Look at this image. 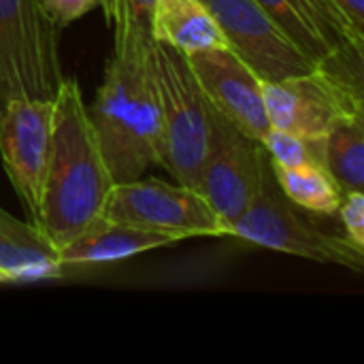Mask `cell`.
<instances>
[{"instance_id":"obj_1","label":"cell","mask_w":364,"mask_h":364,"mask_svg":"<svg viewBox=\"0 0 364 364\" xmlns=\"http://www.w3.org/2000/svg\"><path fill=\"white\" fill-rule=\"evenodd\" d=\"M113 183L81 87L75 79L64 77L53 98L38 228L58 247H64L102 218Z\"/></svg>"},{"instance_id":"obj_8","label":"cell","mask_w":364,"mask_h":364,"mask_svg":"<svg viewBox=\"0 0 364 364\" xmlns=\"http://www.w3.org/2000/svg\"><path fill=\"white\" fill-rule=\"evenodd\" d=\"M271 128L303 139H324L341 115H364L363 87L350 85L322 68L284 81H262Z\"/></svg>"},{"instance_id":"obj_15","label":"cell","mask_w":364,"mask_h":364,"mask_svg":"<svg viewBox=\"0 0 364 364\" xmlns=\"http://www.w3.org/2000/svg\"><path fill=\"white\" fill-rule=\"evenodd\" d=\"M151 41L186 55L226 47L220 26L203 0H156L151 11Z\"/></svg>"},{"instance_id":"obj_22","label":"cell","mask_w":364,"mask_h":364,"mask_svg":"<svg viewBox=\"0 0 364 364\" xmlns=\"http://www.w3.org/2000/svg\"><path fill=\"white\" fill-rule=\"evenodd\" d=\"M105 0H41V6L58 28H66L85 13L102 6Z\"/></svg>"},{"instance_id":"obj_7","label":"cell","mask_w":364,"mask_h":364,"mask_svg":"<svg viewBox=\"0 0 364 364\" xmlns=\"http://www.w3.org/2000/svg\"><path fill=\"white\" fill-rule=\"evenodd\" d=\"M267 173L269 156L262 143L213 109L211 143L196 192L213 207L226 228L254 200Z\"/></svg>"},{"instance_id":"obj_14","label":"cell","mask_w":364,"mask_h":364,"mask_svg":"<svg viewBox=\"0 0 364 364\" xmlns=\"http://www.w3.org/2000/svg\"><path fill=\"white\" fill-rule=\"evenodd\" d=\"M60 247L34 224L0 207V275L6 282H34L62 275Z\"/></svg>"},{"instance_id":"obj_9","label":"cell","mask_w":364,"mask_h":364,"mask_svg":"<svg viewBox=\"0 0 364 364\" xmlns=\"http://www.w3.org/2000/svg\"><path fill=\"white\" fill-rule=\"evenodd\" d=\"M53 100L13 98L0 105V158L4 173L28 213L41 222V198L51 147Z\"/></svg>"},{"instance_id":"obj_2","label":"cell","mask_w":364,"mask_h":364,"mask_svg":"<svg viewBox=\"0 0 364 364\" xmlns=\"http://www.w3.org/2000/svg\"><path fill=\"white\" fill-rule=\"evenodd\" d=\"M87 113L115 183L162 166V117L147 51L136 58L111 55Z\"/></svg>"},{"instance_id":"obj_13","label":"cell","mask_w":364,"mask_h":364,"mask_svg":"<svg viewBox=\"0 0 364 364\" xmlns=\"http://www.w3.org/2000/svg\"><path fill=\"white\" fill-rule=\"evenodd\" d=\"M179 243L177 237L156 232L122 222L100 218L79 237L60 247V258L66 264H102L132 258L136 254Z\"/></svg>"},{"instance_id":"obj_4","label":"cell","mask_w":364,"mask_h":364,"mask_svg":"<svg viewBox=\"0 0 364 364\" xmlns=\"http://www.w3.org/2000/svg\"><path fill=\"white\" fill-rule=\"evenodd\" d=\"M62 81L60 28L41 0H0V105L53 100Z\"/></svg>"},{"instance_id":"obj_21","label":"cell","mask_w":364,"mask_h":364,"mask_svg":"<svg viewBox=\"0 0 364 364\" xmlns=\"http://www.w3.org/2000/svg\"><path fill=\"white\" fill-rule=\"evenodd\" d=\"M337 213L341 215L346 237L364 250V192H346Z\"/></svg>"},{"instance_id":"obj_17","label":"cell","mask_w":364,"mask_h":364,"mask_svg":"<svg viewBox=\"0 0 364 364\" xmlns=\"http://www.w3.org/2000/svg\"><path fill=\"white\" fill-rule=\"evenodd\" d=\"M271 173L282 190V194L301 209L320 215H335L341 205V190L328 175L324 166L309 164V166H279L271 162Z\"/></svg>"},{"instance_id":"obj_16","label":"cell","mask_w":364,"mask_h":364,"mask_svg":"<svg viewBox=\"0 0 364 364\" xmlns=\"http://www.w3.org/2000/svg\"><path fill=\"white\" fill-rule=\"evenodd\" d=\"M324 168L341 194L364 192V115H341L324 136Z\"/></svg>"},{"instance_id":"obj_23","label":"cell","mask_w":364,"mask_h":364,"mask_svg":"<svg viewBox=\"0 0 364 364\" xmlns=\"http://www.w3.org/2000/svg\"><path fill=\"white\" fill-rule=\"evenodd\" d=\"M4 282H6V279H4V277H2V275H0V284H4Z\"/></svg>"},{"instance_id":"obj_11","label":"cell","mask_w":364,"mask_h":364,"mask_svg":"<svg viewBox=\"0 0 364 364\" xmlns=\"http://www.w3.org/2000/svg\"><path fill=\"white\" fill-rule=\"evenodd\" d=\"M188 62L209 105L241 132L262 143L271 130L262 79L228 47L190 53Z\"/></svg>"},{"instance_id":"obj_3","label":"cell","mask_w":364,"mask_h":364,"mask_svg":"<svg viewBox=\"0 0 364 364\" xmlns=\"http://www.w3.org/2000/svg\"><path fill=\"white\" fill-rule=\"evenodd\" d=\"M147 62L162 117V166L177 183L196 190L211 143L213 107L186 53L151 41Z\"/></svg>"},{"instance_id":"obj_20","label":"cell","mask_w":364,"mask_h":364,"mask_svg":"<svg viewBox=\"0 0 364 364\" xmlns=\"http://www.w3.org/2000/svg\"><path fill=\"white\" fill-rule=\"evenodd\" d=\"M348 41L364 51V0H326Z\"/></svg>"},{"instance_id":"obj_12","label":"cell","mask_w":364,"mask_h":364,"mask_svg":"<svg viewBox=\"0 0 364 364\" xmlns=\"http://www.w3.org/2000/svg\"><path fill=\"white\" fill-rule=\"evenodd\" d=\"M275 26L320 68L356 49L326 0H256Z\"/></svg>"},{"instance_id":"obj_5","label":"cell","mask_w":364,"mask_h":364,"mask_svg":"<svg viewBox=\"0 0 364 364\" xmlns=\"http://www.w3.org/2000/svg\"><path fill=\"white\" fill-rule=\"evenodd\" d=\"M228 235L241 237L267 250L292 254L320 264H339L363 273L364 250L346 235L326 232L294 211V205L282 194L269 164L254 200L228 226Z\"/></svg>"},{"instance_id":"obj_6","label":"cell","mask_w":364,"mask_h":364,"mask_svg":"<svg viewBox=\"0 0 364 364\" xmlns=\"http://www.w3.org/2000/svg\"><path fill=\"white\" fill-rule=\"evenodd\" d=\"M102 218L166 232L179 241L190 237L228 235L222 218L194 188L154 177L113 183L102 209Z\"/></svg>"},{"instance_id":"obj_18","label":"cell","mask_w":364,"mask_h":364,"mask_svg":"<svg viewBox=\"0 0 364 364\" xmlns=\"http://www.w3.org/2000/svg\"><path fill=\"white\" fill-rule=\"evenodd\" d=\"M156 0H105L102 9L113 32V55L136 58L151 45V11Z\"/></svg>"},{"instance_id":"obj_10","label":"cell","mask_w":364,"mask_h":364,"mask_svg":"<svg viewBox=\"0 0 364 364\" xmlns=\"http://www.w3.org/2000/svg\"><path fill=\"white\" fill-rule=\"evenodd\" d=\"M203 4L220 26L226 47L262 81H284L318 68L256 0H203Z\"/></svg>"},{"instance_id":"obj_19","label":"cell","mask_w":364,"mask_h":364,"mask_svg":"<svg viewBox=\"0 0 364 364\" xmlns=\"http://www.w3.org/2000/svg\"><path fill=\"white\" fill-rule=\"evenodd\" d=\"M262 147L267 149L269 160L279 166H288V168L309 166V164L324 166L322 164L324 139L311 141V139H303L279 128H271L262 139Z\"/></svg>"}]
</instances>
